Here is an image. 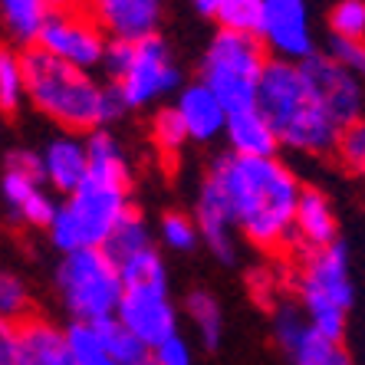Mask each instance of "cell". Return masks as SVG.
I'll list each match as a JSON object with an SVG mask.
<instances>
[{
    "instance_id": "36",
    "label": "cell",
    "mask_w": 365,
    "mask_h": 365,
    "mask_svg": "<svg viewBox=\"0 0 365 365\" xmlns=\"http://www.w3.org/2000/svg\"><path fill=\"white\" fill-rule=\"evenodd\" d=\"M329 56L336 63H342V66H346L349 73H352V76L365 86V40H359V43L332 40L329 43Z\"/></svg>"
},
{
    "instance_id": "34",
    "label": "cell",
    "mask_w": 365,
    "mask_h": 365,
    "mask_svg": "<svg viewBox=\"0 0 365 365\" xmlns=\"http://www.w3.org/2000/svg\"><path fill=\"white\" fill-rule=\"evenodd\" d=\"M336 155H339V162L346 165L352 175L365 178V119L342 128L339 142H336Z\"/></svg>"
},
{
    "instance_id": "31",
    "label": "cell",
    "mask_w": 365,
    "mask_h": 365,
    "mask_svg": "<svg viewBox=\"0 0 365 365\" xmlns=\"http://www.w3.org/2000/svg\"><path fill=\"white\" fill-rule=\"evenodd\" d=\"M152 142H155V148H158L165 158H175V155L187 145L185 125H181L178 112L171 109V106H165V109H158L152 115Z\"/></svg>"
},
{
    "instance_id": "13",
    "label": "cell",
    "mask_w": 365,
    "mask_h": 365,
    "mask_svg": "<svg viewBox=\"0 0 365 365\" xmlns=\"http://www.w3.org/2000/svg\"><path fill=\"white\" fill-rule=\"evenodd\" d=\"M115 319L135 336L142 346H158L178 332V309L171 303L168 283H142L122 287V299L115 306Z\"/></svg>"
},
{
    "instance_id": "6",
    "label": "cell",
    "mask_w": 365,
    "mask_h": 365,
    "mask_svg": "<svg viewBox=\"0 0 365 365\" xmlns=\"http://www.w3.org/2000/svg\"><path fill=\"white\" fill-rule=\"evenodd\" d=\"M102 73L119 96L122 109H148L165 96L181 89V69L162 36L145 40H109L102 56Z\"/></svg>"
},
{
    "instance_id": "15",
    "label": "cell",
    "mask_w": 365,
    "mask_h": 365,
    "mask_svg": "<svg viewBox=\"0 0 365 365\" xmlns=\"http://www.w3.org/2000/svg\"><path fill=\"white\" fill-rule=\"evenodd\" d=\"M89 17L109 40H145L158 34L165 0H86Z\"/></svg>"
},
{
    "instance_id": "8",
    "label": "cell",
    "mask_w": 365,
    "mask_h": 365,
    "mask_svg": "<svg viewBox=\"0 0 365 365\" xmlns=\"http://www.w3.org/2000/svg\"><path fill=\"white\" fill-rule=\"evenodd\" d=\"M267 50L257 36L227 34L217 30L201 56V79L204 89L224 106V112L247 109L257 102V83L267 66Z\"/></svg>"
},
{
    "instance_id": "18",
    "label": "cell",
    "mask_w": 365,
    "mask_h": 365,
    "mask_svg": "<svg viewBox=\"0 0 365 365\" xmlns=\"http://www.w3.org/2000/svg\"><path fill=\"white\" fill-rule=\"evenodd\" d=\"M191 217H195L201 244L221 264H234V257H237V227H234V217H230L227 204L221 201V195L207 181H201V191H197V204Z\"/></svg>"
},
{
    "instance_id": "27",
    "label": "cell",
    "mask_w": 365,
    "mask_h": 365,
    "mask_svg": "<svg viewBox=\"0 0 365 365\" xmlns=\"http://www.w3.org/2000/svg\"><path fill=\"white\" fill-rule=\"evenodd\" d=\"M260 14H264V0H221V4L214 7L211 20L217 24V30L257 36V30H260Z\"/></svg>"
},
{
    "instance_id": "21",
    "label": "cell",
    "mask_w": 365,
    "mask_h": 365,
    "mask_svg": "<svg viewBox=\"0 0 365 365\" xmlns=\"http://www.w3.org/2000/svg\"><path fill=\"white\" fill-rule=\"evenodd\" d=\"M20 365H76L66 329L43 316L20 323Z\"/></svg>"
},
{
    "instance_id": "38",
    "label": "cell",
    "mask_w": 365,
    "mask_h": 365,
    "mask_svg": "<svg viewBox=\"0 0 365 365\" xmlns=\"http://www.w3.org/2000/svg\"><path fill=\"white\" fill-rule=\"evenodd\" d=\"M217 4H221V0H191V7H195L197 14H204V17H211Z\"/></svg>"
},
{
    "instance_id": "3",
    "label": "cell",
    "mask_w": 365,
    "mask_h": 365,
    "mask_svg": "<svg viewBox=\"0 0 365 365\" xmlns=\"http://www.w3.org/2000/svg\"><path fill=\"white\" fill-rule=\"evenodd\" d=\"M24 76H26V102L43 119L56 122L73 135H89L109 128L122 119V102L115 89L69 63L46 56L43 50H24Z\"/></svg>"
},
{
    "instance_id": "30",
    "label": "cell",
    "mask_w": 365,
    "mask_h": 365,
    "mask_svg": "<svg viewBox=\"0 0 365 365\" xmlns=\"http://www.w3.org/2000/svg\"><path fill=\"white\" fill-rule=\"evenodd\" d=\"M332 40H365V0H339L329 14Z\"/></svg>"
},
{
    "instance_id": "26",
    "label": "cell",
    "mask_w": 365,
    "mask_h": 365,
    "mask_svg": "<svg viewBox=\"0 0 365 365\" xmlns=\"http://www.w3.org/2000/svg\"><path fill=\"white\" fill-rule=\"evenodd\" d=\"M185 306H187V319H191L197 329V339L207 349H214L221 342V332H224V313H221L217 297L207 293V289H191Z\"/></svg>"
},
{
    "instance_id": "23",
    "label": "cell",
    "mask_w": 365,
    "mask_h": 365,
    "mask_svg": "<svg viewBox=\"0 0 365 365\" xmlns=\"http://www.w3.org/2000/svg\"><path fill=\"white\" fill-rule=\"evenodd\" d=\"M26 106L24 50L0 40V115H17Z\"/></svg>"
},
{
    "instance_id": "24",
    "label": "cell",
    "mask_w": 365,
    "mask_h": 365,
    "mask_svg": "<svg viewBox=\"0 0 365 365\" xmlns=\"http://www.w3.org/2000/svg\"><path fill=\"white\" fill-rule=\"evenodd\" d=\"M148 247H155L152 227L145 224V217H142L138 211H128L125 217L115 224V230L109 234V240L102 244V250L109 254L112 264L119 267L122 260H128V257L142 254V250H148Z\"/></svg>"
},
{
    "instance_id": "10",
    "label": "cell",
    "mask_w": 365,
    "mask_h": 365,
    "mask_svg": "<svg viewBox=\"0 0 365 365\" xmlns=\"http://www.w3.org/2000/svg\"><path fill=\"white\" fill-rule=\"evenodd\" d=\"M306 79V89L316 99V106L329 115L339 128H349L352 122L365 119V86L349 73L342 63H336L329 53L316 50L299 63Z\"/></svg>"
},
{
    "instance_id": "4",
    "label": "cell",
    "mask_w": 365,
    "mask_h": 365,
    "mask_svg": "<svg viewBox=\"0 0 365 365\" xmlns=\"http://www.w3.org/2000/svg\"><path fill=\"white\" fill-rule=\"evenodd\" d=\"M257 109L277 132L280 148H293L299 155H329L336 152L342 128L326 115L306 89L299 63L267 60L257 83Z\"/></svg>"
},
{
    "instance_id": "11",
    "label": "cell",
    "mask_w": 365,
    "mask_h": 365,
    "mask_svg": "<svg viewBox=\"0 0 365 365\" xmlns=\"http://www.w3.org/2000/svg\"><path fill=\"white\" fill-rule=\"evenodd\" d=\"M0 195L7 201L10 214L17 217L26 227H43L53 221L56 214V197L40 178V158L36 152H17L7 155V165H4V175H0Z\"/></svg>"
},
{
    "instance_id": "1",
    "label": "cell",
    "mask_w": 365,
    "mask_h": 365,
    "mask_svg": "<svg viewBox=\"0 0 365 365\" xmlns=\"http://www.w3.org/2000/svg\"><path fill=\"white\" fill-rule=\"evenodd\" d=\"M204 181L227 204L237 234L257 250H289V230L299 201V178L283 158L217 155Z\"/></svg>"
},
{
    "instance_id": "19",
    "label": "cell",
    "mask_w": 365,
    "mask_h": 365,
    "mask_svg": "<svg viewBox=\"0 0 365 365\" xmlns=\"http://www.w3.org/2000/svg\"><path fill=\"white\" fill-rule=\"evenodd\" d=\"M171 109L178 112L181 125H185L187 142L207 145L214 138L224 135V122H227V112L224 106L211 96V89H204L201 83H187L178 89Z\"/></svg>"
},
{
    "instance_id": "16",
    "label": "cell",
    "mask_w": 365,
    "mask_h": 365,
    "mask_svg": "<svg viewBox=\"0 0 365 365\" xmlns=\"http://www.w3.org/2000/svg\"><path fill=\"white\" fill-rule=\"evenodd\" d=\"M40 178L43 185L50 187L53 195H73L83 178L89 175V155H86V135H73V132H63V135L50 138L40 152Z\"/></svg>"
},
{
    "instance_id": "7",
    "label": "cell",
    "mask_w": 365,
    "mask_h": 365,
    "mask_svg": "<svg viewBox=\"0 0 365 365\" xmlns=\"http://www.w3.org/2000/svg\"><path fill=\"white\" fill-rule=\"evenodd\" d=\"M53 283L73 323H102L115 316V306L122 299V277L102 247L63 254Z\"/></svg>"
},
{
    "instance_id": "28",
    "label": "cell",
    "mask_w": 365,
    "mask_h": 365,
    "mask_svg": "<svg viewBox=\"0 0 365 365\" xmlns=\"http://www.w3.org/2000/svg\"><path fill=\"white\" fill-rule=\"evenodd\" d=\"M34 316V293L14 270L0 267V319L24 323Z\"/></svg>"
},
{
    "instance_id": "14",
    "label": "cell",
    "mask_w": 365,
    "mask_h": 365,
    "mask_svg": "<svg viewBox=\"0 0 365 365\" xmlns=\"http://www.w3.org/2000/svg\"><path fill=\"white\" fill-rule=\"evenodd\" d=\"M273 336L280 342L283 356L293 365H352L342 342L326 339L306 323L297 303H280L273 313Z\"/></svg>"
},
{
    "instance_id": "5",
    "label": "cell",
    "mask_w": 365,
    "mask_h": 365,
    "mask_svg": "<svg viewBox=\"0 0 365 365\" xmlns=\"http://www.w3.org/2000/svg\"><path fill=\"white\" fill-rule=\"evenodd\" d=\"M299 257L303 260L293 273L299 313L326 339L342 342L349 326V309L356 303V280H352V260H349L346 244L336 240L323 250H309Z\"/></svg>"
},
{
    "instance_id": "33",
    "label": "cell",
    "mask_w": 365,
    "mask_h": 365,
    "mask_svg": "<svg viewBox=\"0 0 365 365\" xmlns=\"http://www.w3.org/2000/svg\"><path fill=\"white\" fill-rule=\"evenodd\" d=\"M66 339H69V349H73V359L76 365H119L115 359H109L102 352L99 339H96L93 326L86 323H69L66 326Z\"/></svg>"
},
{
    "instance_id": "35",
    "label": "cell",
    "mask_w": 365,
    "mask_h": 365,
    "mask_svg": "<svg viewBox=\"0 0 365 365\" xmlns=\"http://www.w3.org/2000/svg\"><path fill=\"white\" fill-rule=\"evenodd\" d=\"M148 365H195V349L181 332H175L148 349Z\"/></svg>"
},
{
    "instance_id": "2",
    "label": "cell",
    "mask_w": 365,
    "mask_h": 365,
    "mask_svg": "<svg viewBox=\"0 0 365 365\" xmlns=\"http://www.w3.org/2000/svg\"><path fill=\"white\" fill-rule=\"evenodd\" d=\"M89 175L83 185L56 207L46 224V237L60 254H76L89 247H102L115 224L132 207V168L122 142L109 128L86 135Z\"/></svg>"
},
{
    "instance_id": "37",
    "label": "cell",
    "mask_w": 365,
    "mask_h": 365,
    "mask_svg": "<svg viewBox=\"0 0 365 365\" xmlns=\"http://www.w3.org/2000/svg\"><path fill=\"white\" fill-rule=\"evenodd\" d=\"M0 365H20V323L0 319Z\"/></svg>"
},
{
    "instance_id": "22",
    "label": "cell",
    "mask_w": 365,
    "mask_h": 365,
    "mask_svg": "<svg viewBox=\"0 0 365 365\" xmlns=\"http://www.w3.org/2000/svg\"><path fill=\"white\" fill-rule=\"evenodd\" d=\"M50 7L43 0H0V34L4 43L17 46V50H30L36 46L43 24H46Z\"/></svg>"
},
{
    "instance_id": "25",
    "label": "cell",
    "mask_w": 365,
    "mask_h": 365,
    "mask_svg": "<svg viewBox=\"0 0 365 365\" xmlns=\"http://www.w3.org/2000/svg\"><path fill=\"white\" fill-rule=\"evenodd\" d=\"M93 332L99 339L102 352L115 359L119 365H148V346H142L115 316L102 319V323H93Z\"/></svg>"
},
{
    "instance_id": "39",
    "label": "cell",
    "mask_w": 365,
    "mask_h": 365,
    "mask_svg": "<svg viewBox=\"0 0 365 365\" xmlns=\"http://www.w3.org/2000/svg\"><path fill=\"white\" fill-rule=\"evenodd\" d=\"M43 4H46L50 10H63V7H76L79 0H43Z\"/></svg>"
},
{
    "instance_id": "9",
    "label": "cell",
    "mask_w": 365,
    "mask_h": 365,
    "mask_svg": "<svg viewBox=\"0 0 365 365\" xmlns=\"http://www.w3.org/2000/svg\"><path fill=\"white\" fill-rule=\"evenodd\" d=\"M106 46H109V36L102 34V26L79 4L76 7L50 10L40 36H36V50H43L46 56L60 63L86 69V73L102 66Z\"/></svg>"
},
{
    "instance_id": "32",
    "label": "cell",
    "mask_w": 365,
    "mask_h": 365,
    "mask_svg": "<svg viewBox=\"0 0 365 365\" xmlns=\"http://www.w3.org/2000/svg\"><path fill=\"white\" fill-rule=\"evenodd\" d=\"M158 237H162V244L168 247V250H178V254L195 250V247L201 244L197 227H195V217H191V214H185V211L162 214V221H158Z\"/></svg>"
},
{
    "instance_id": "17",
    "label": "cell",
    "mask_w": 365,
    "mask_h": 365,
    "mask_svg": "<svg viewBox=\"0 0 365 365\" xmlns=\"http://www.w3.org/2000/svg\"><path fill=\"white\" fill-rule=\"evenodd\" d=\"M339 240V221L332 211L329 197L319 187H303L293 214V230H289V250L297 247L299 254L323 250V247Z\"/></svg>"
},
{
    "instance_id": "12",
    "label": "cell",
    "mask_w": 365,
    "mask_h": 365,
    "mask_svg": "<svg viewBox=\"0 0 365 365\" xmlns=\"http://www.w3.org/2000/svg\"><path fill=\"white\" fill-rule=\"evenodd\" d=\"M257 40H260L270 60L303 63L306 56H313L316 40L309 4L306 0H264Z\"/></svg>"
},
{
    "instance_id": "20",
    "label": "cell",
    "mask_w": 365,
    "mask_h": 365,
    "mask_svg": "<svg viewBox=\"0 0 365 365\" xmlns=\"http://www.w3.org/2000/svg\"><path fill=\"white\" fill-rule=\"evenodd\" d=\"M221 138H227L230 155H240V158H273L280 152L277 132L270 128V122L264 119V112L257 106L227 112Z\"/></svg>"
},
{
    "instance_id": "29",
    "label": "cell",
    "mask_w": 365,
    "mask_h": 365,
    "mask_svg": "<svg viewBox=\"0 0 365 365\" xmlns=\"http://www.w3.org/2000/svg\"><path fill=\"white\" fill-rule=\"evenodd\" d=\"M122 287H142V283H168V270H165V260L158 254V247H148L142 254L122 260L119 267Z\"/></svg>"
}]
</instances>
